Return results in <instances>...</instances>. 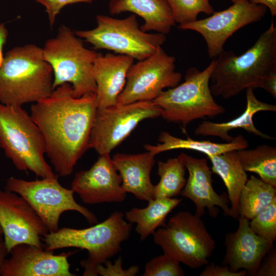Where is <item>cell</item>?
Wrapping results in <instances>:
<instances>
[{
    "instance_id": "cell-1",
    "label": "cell",
    "mask_w": 276,
    "mask_h": 276,
    "mask_svg": "<svg viewBox=\"0 0 276 276\" xmlns=\"http://www.w3.org/2000/svg\"><path fill=\"white\" fill-rule=\"evenodd\" d=\"M97 110L96 93L75 97L67 83L31 106L30 115L44 137L45 154L59 176L70 175L89 149Z\"/></svg>"
},
{
    "instance_id": "cell-2",
    "label": "cell",
    "mask_w": 276,
    "mask_h": 276,
    "mask_svg": "<svg viewBox=\"0 0 276 276\" xmlns=\"http://www.w3.org/2000/svg\"><path fill=\"white\" fill-rule=\"evenodd\" d=\"M216 58L210 77L213 96L229 99L248 87L258 88L267 76L276 71L274 22L243 54L237 56L224 50Z\"/></svg>"
},
{
    "instance_id": "cell-3",
    "label": "cell",
    "mask_w": 276,
    "mask_h": 276,
    "mask_svg": "<svg viewBox=\"0 0 276 276\" xmlns=\"http://www.w3.org/2000/svg\"><path fill=\"white\" fill-rule=\"evenodd\" d=\"M53 79L42 48L34 44L14 47L0 67V103L22 106L46 99L54 90Z\"/></svg>"
},
{
    "instance_id": "cell-4",
    "label": "cell",
    "mask_w": 276,
    "mask_h": 276,
    "mask_svg": "<svg viewBox=\"0 0 276 276\" xmlns=\"http://www.w3.org/2000/svg\"><path fill=\"white\" fill-rule=\"evenodd\" d=\"M131 229V223L125 220L124 213L116 211L103 222L88 228L63 227L48 232L43 240L47 250L69 247L86 250L87 258L80 262L83 275L97 276V267L121 250V244L129 238Z\"/></svg>"
},
{
    "instance_id": "cell-5",
    "label": "cell",
    "mask_w": 276,
    "mask_h": 276,
    "mask_svg": "<svg viewBox=\"0 0 276 276\" xmlns=\"http://www.w3.org/2000/svg\"><path fill=\"white\" fill-rule=\"evenodd\" d=\"M0 147L17 170L30 171L41 178L58 176L45 159L40 130L22 106L0 103Z\"/></svg>"
},
{
    "instance_id": "cell-6",
    "label": "cell",
    "mask_w": 276,
    "mask_h": 276,
    "mask_svg": "<svg viewBox=\"0 0 276 276\" xmlns=\"http://www.w3.org/2000/svg\"><path fill=\"white\" fill-rule=\"evenodd\" d=\"M42 52L53 70L54 89L67 83L71 85L75 97L96 93L93 68L98 53L86 48L74 32L64 26L59 27L56 36L45 42Z\"/></svg>"
},
{
    "instance_id": "cell-7",
    "label": "cell",
    "mask_w": 276,
    "mask_h": 276,
    "mask_svg": "<svg viewBox=\"0 0 276 276\" xmlns=\"http://www.w3.org/2000/svg\"><path fill=\"white\" fill-rule=\"evenodd\" d=\"M214 62L213 59L201 71L194 67L189 68L183 82L164 90L152 101L162 109L164 119L181 124L185 130L195 120L213 118L225 112L224 107L214 100L210 88Z\"/></svg>"
},
{
    "instance_id": "cell-8",
    "label": "cell",
    "mask_w": 276,
    "mask_h": 276,
    "mask_svg": "<svg viewBox=\"0 0 276 276\" xmlns=\"http://www.w3.org/2000/svg\"><path fill=\"white\" fill-rule=\"evenodd\" d=\"M153 235L164 254L193 269L208 264L215 248L201 217L188 211L175 214Z\"/></svg>"
},
{
    "instance_id": "cell-9",
    "label": "cell",
    "mask_w": 276,
    "mask_h": 276,
    "mask_svg": "<svg viewBox=\"0 0 276 276\" xmlns=\"http://www.w3.org/2000/svg\"><path fill=\"white\" fill-rule=\"evenodd\" d=\"M96 20L93 29L74 31L96 49L112 51L140 61L154 54L166 41L165 34L142 31L135 14L123 19L98 15Z\"/></svg>"
},
{
    "instance_id": "cell-10",
    "label": "cell",
    "mask_w": 276,
    "mask_h": 276,
    "mask_svg": "<svg viewBox=\"0 0 276 276\" xmlns=\"http://www.w3.org/2000/svg\"><path fill=\"white\" fill-rule=\"evenodd\" d=\"M4 190L25 199L43 221L49 232L58 230L60 218L66 211L78 212L90 224L98 222L92 212L76 201L74 191L59 182L58 176L35 180L10 177L6 181Z\"/></svg>"
},
{
    "instance_id": "cell-11",
    "label": "cell",
    "mask_w": 276,
    "mask_h": 276,
    "mask_svg": "<svg viewBox=\"0 0 276 276\" xmlns=\"http://www.w3.org/2000/svg\"><path fill=\"white\" fill-rule=\"evenodd\" d=\"M162 109L152 101H138L97 109L88 148L110 154L144 120L160 117Z\"/></svg>"
},
{
    "instance_id": "cell-12",
    "label": "cell",
    "mask_w": 276,
    "mask_h": 276,
    "mask_svg": "<svg viewBox=\"0 0 276 276\" xmlns=\"http://www.w3.org/2000/svg\"><path fill=\"white\" fill-rule=\"evenodd\" d=\"M175 58L161 47L149 57L132 64L117 104L152 101L168 88L179 84L182 75L175 71Z\"/></svg>"
},
{
    "instance_id": "cell-13",
    "label": "cell",
    "mask_w": 276,
    "mask_h": 276,
    "mask_svg": "<svg viewBox=\"0 0 276 276\" xmlns=\"http://www.w3.org/2000/svg\"><path fill=\"white\" fill-rule=\"evenodd\" d=\"M267 7L252 3L249 0H239L228 8L214 12L209 17L178 25L181 30L196 31L203 37L211 58L224 51L227 40L241 28L261 20Z\"/></svg>"
},
{
    "instance_id": "cell-14",
    "label": "cell",
    "mask_w": 276,
    "mask_h": 276,
    "mask_svg": "<svg viewBox=\"0 0 276 276\" xmlns=\"http://www.w3.org/2000/svg\"><path fill=\"white\" fill-rule=\"evenodd\" d=\"M0 226L7 249L20 244L43 248L42 237L49 231L36 211L19 195L0 190Z\"/></svg>"
},
{
    "instance_id": "cell-15",
    "label": "cell",
    "mask_w": 276,
    "mask_h": 276,
    "mask_svg": "<svg viewBox=\"0 0 276 276\" xmlns=\"http://www.w3.org/2000/svg\"><path fill=\"white\" fill-rule=\"evenodd\" d=\"M117 172L110 154L100 155L89 169L75 174L71 189L87 204L122 202L127 193L122 187V178Z\"/></svg>"
},
{
    "instance_id": "cell-16",
    "label": "cell",
    "mask_w": 276,
    "mask_h": 276,
    "mask_svg": "<svg viewBox=\"0 0 276 276\" xmlns=\"http://www.w3.org/2000/svg\"><path fill=\"white\" fill-rule=\"evenodd\" d=\"M177 157L189 172L188 179L180 194L194 202L196 207L195 214L201 217L207 209L212 217L215 218L219 212V207L225 216L236 219L228 206L227 195L225 193L219 195L213 188V172L207 159L195 158L183 152Z\"/></svg>"
},
{
    "instance_id": "cell-17",
    "label": "cell",
    "mask_w": 276,
    "mask_h": 276,
    "mask_svg": "<svg viewBox=\"0 0 276 276\" xmlns=\"http://www.w3.org/2000/svg\"><path fill=\"white\" fill-rule=\"evenodd\" d=\"M73 253L55 255L53 251L20 244L9 251L2 266V276H73L68 258Z\"/></svg>"
},
{
    "instance_id": "cell-18",
    "label": "cell",
    "mask_w": 276,
    "mask_h": 276,
    "mask_svg": "<svg viewBox=\"0 0 276 276\" xmlns=\"http://www.w3.org/2000/svg\"><path fill=\"white\" fill-rule=\"evenodd\" d=\"M237 229L225 234V254L222 265L235 272L245 270L255 276L263 258L271 246L257 235L249 226V220L239 217Z\"/></svg>"
},
{
    "instance_id": "cell-19",
    "label": "cell",
    "mask_w": 276,
    "mask_h": 276,
    "mask_svg": "<svg viewBox=\"0 0 276 276\" xmlns=\"http://www.w3.org/2000/svg\"><path fill=\"white\" fill-rule=\"evenodd\" d=\"M134 59L127 55L100 53L95 59L93 74L96 84L97 109L117 104V99L126 81Z\"/></svg>"
},
{
    "instance_id": "cell-20",
    "label": "cell",
    "mask_w": 276,
    "mask_h": 276,
    "mask_svg": "<svg viewBox=\"0 0 276 276\" xmlns=\"http://www.w3.org/2000/svg\"><path fill=\"white\" fill-rule=\"evenodd\" d=\"M112 159L126 193H131L142 201L148 202L154 199V185L150 177L155 162L154 154L147 151L137 154L117 153Z\"/></svg>"
},
{
    "instance_id": "cell-21",
    "label": "cell",
    "mask_w": 276,
    "mask_h": 276,
    "mask_svg": "<svg viewBox=\"0 0 276 276\" xmlns=\"http://www.w3.org/2000/svg\"><path fill=\"white\" fill-rule=\"evenodd\" d=\"M254 89L251 87L246 89V107L240 116L232 120L221 123L203 121L195 129V134L217 136L226 142H229L234 139V137L229 135L228 132L235 129L242 128L262 139H273L255 127L253 118L256 113L261 111H275L276 106L258 100L254 94Z\"/></svg>"
},
{
    "instance_id": "cell-22",
    "label": "cell",
    "mask_w": 276,
    "mask_h": 276,
    "mask_svg": "<svg viewBox=\"0 0 276 276\" xmlns=\"http://www.w3.org/2000/svg\"><path fill=\"white\" fill-rule=\"evenodd\" d=\"M109 10L112 15L131 12L140 16L144 20L140 29L146 32L155 31L166 35L175 24L166 0H111Z\"/></svg>"
},
{
    "instance_id": "cell-23",
    "label": "cell",
    "mask_w": 276,
    "mask_h": 276,
    "mask_svg": "<svg viewBox=\"0 0 276 276\" xmlns=\"http://www.w3.org/2000/svg\"><path fill=\"white\" fill-rule=\"evenodd\" d=\"M159 143L155 145L146 144L144 147L155 156L161 152L178 149H185L199 151L208 156L216 155L224 152L247 149L248 143L241 134L234 137L229 142L214 143L209 141L194 140L188 137L181 139L171 135L167 131H162L158 139Z\"/></svg>"
},
{
    "instance_id": "cell-24",
    "label": "cell",
    "mask_w": 276,
    "mask_h": 276,
    "mask_svg": "<svg viewBox=\"0 0 276 276\" xmlns=\"http://www.w3.org/2000/svg\"><path fill=\"white\" fill-rule=\"evenodd\" d=\"M208 157L212 163V172L218 175L223 180L227 191L231 209L236 219L239 218L240 195L248 178L240 161L237 150Z\"/></svg>"
},
{
    "instance_id": "cell-25",
    "label": "cell",
    "mask_w": 276,
    "mask_h": 276,
    "mask_svg": "<svg viewBox=\"0 0 276 276\" xmlns=\"http://www.w3.org/2000/svg\"><path fill=\"white\" fill-rule=\"evenodd\" d=\"M181 198L158 197L148 201L144 208H133L125 214L128 222L136 223L135 231L141 241L153 235L165 224L168 215L182 201Z\"/></svg>"
},
{
    "instance_id": "cell-26",
    "label": "cell",
    "mask_w": 276,
    "mask_h": 276,
    "mask_svg": "<svg viewBox=\"0 0 276 276\" xmlns=\"http://www.w3.org/2000/svg\"><path fill=\"white\" fill-rule=\"evenodd\" d=\"M276 198V188L251 175L239 198V217L250 220Z\"/></svg>"
},
{
    "instance_id": "cell-27",
    "label": "cell",
    "mask_w": 276,
    "mask_h": 276,
    "mask_svg": "<svg viewBox=\"0 0 276 276\" xmlns=\"http://www.w3.org/2000/svg\"><path fill=\"white\" fill-rule=\"evenodd\" d=\"M246 172L258 174L261 179L276 188V148L262 145L255 149L237 150Z\"/></svg>"
},
{
    "instance_id": "cell-28",
    "label": "cell",
    "mask_w": 276,
    "mask_h": 276,
    "mask_svg": "<svg viewBox=\"0 0 276 276\" xmlns=\"http://www.w3.org/2000/svg\"><path fill=\"white\" fill-rule=\"evenodd\" d=\"M186 169L177 157L170 158L166 162H157V174L160 177L158 183L154 185V198H173L180 194L187 180Z\"/></svg>"
},
{
    "instance_id": "cell-29",
    "label": "cell",
    "mask_w": 276,
    "mask_h": 276,
    "mask_svg": "<svg viewBox=\"0 0 276 276\" xmlns=\"http://www.w3.org/2000/svg\"><path fill=\"white\" fill-rule=\"evenodd\" d=\"M168 3L174 21L179 25L197 20L200 13L211 15L214 12L210 0H166Z\"/></svg>"
},
{
    "instance_id": "cell-30",
    "label": "cell",
    "mask_w": 276,
    "mask_h": 276,
    "mask_svg": "<svg viewBox=\"0 0 276 276\" xmlns=\"http://www.w3.org/2000/svg\"><path fill=\"white\" fill-rule=\"evenodd\" d=\"M249 226L257 235L273 245L276 239V198L249 220Z\"/></svg>"
},
{
    "instance_id": "cell-31",
    "label": "cell",
    "mask_w": 276,
    "mask_h": 276,
    "mask_svg": "<svg viewBox=\"0 0 276 276\" xmlns=\"http://www.w3.org/2000/svg\"><path fill=\"white\" fill-rule=\"evenodd\" d=\"M180 262L164 254L154 257L145 265L143 276H183Z\"/></svg>"
},
{
    "instance_id": "cell-32",
    "label": "cell",
    "mask_w": 276,
    "mask_h": 276,
    "mask_svg": "<svg viewBox=\"0 0 276 276\" xmlns=\"http://www.w3.org/2000/svg\"><path fill=\"white\" fill-rule=\"evenodd\" d=\"M122 258L120 257L113 264L107 260L98 265L96 270L97 275L101 276H134L140 271L138 266H132L127 269L122 268Z\"/></svg>"
},
{
    "instance_id": "cell-33",
    "label": "cell",
    "mask_w": 276,
    "mask_h": 276,
    "mask_svg": "<svg viewBox=\"0 0 276 276\" xmlns=\"http://www.w3.org/2000/svg\"><path fill=\"white\" fill-rule=\"evenodd\" d=\"M44 6L45 11L48 14L49 23L51 27L55 24L57 15L59 13L62 8L65 6L77 3L93 2L94 0H35Z\"/></svg>"
},
{
    "instance_id": "cell-34",
    "label": "cell",
    "mask_w": 276,
    "mask_h": 276,
    "mask_svg": "<svg viewBox=\"0 0 276 276\" xmlns=\"http://www.w3.org/2000/svg\"><path fill=\"white\" fill-rule=\"evenodd\" d=\"M275 275L276 249L272 245L261 262L255 276Z\"/></svg>"
},
{
    "instance_id": "cell-35",
    "label": "cell",
    "mask_w": 276,
    "mask_h": 276,
    "mask_svg": "<svg viewBox=\"0 0 276 276\" xmlns=\"http://www.w3.org/2000/svg\"><path fill=\"white\" fill-rule=\"evenodd\" d=\"M204 269L200 273V276H244L247 274L245 270L235 272L231 270L226 265H219L211 262L206 264Z\"/></svg>"
},
{
    "instance_id": "cell-36",
    "label": "cell",
    "mask_w": 276,
    "mask_h": 276,
    "mask_svg": "<svg viewBox=\"0 0 276 276\" xmlns=\"http://www.w3.org/2000/svg\"><path fill=\"white\" fill-rule=\"evenodd\" d=\"M262 88L268 92L274 98H276V71L267 76L262 81L259 85Z\"/></svg>"
},
{
    "instance_id": "cell-37",
    "label": "cell",
    "mask_w": 276,
    "mask_h": 276,
    "mask_svg": "<svg viewBox=\"0 0 276 276\" xmlns=\"http://www.w3.org/2000/svg\"><path fill=\"white\" fill-rule=\"evenodd\" d=\"M8 36V31L4 23H0V67L4 59L3 48L6 43Z\"/></svg>"
},
{
    "instance_id": "cell-38",
    "label": "cell",
    "mask_w": 276,
    "mask_h": 276,
    "mask_svg": "<svg viewBox=\"0 0 276 276\" xmlns=\"http://www.w3.org/2000/svg\"><path fill=\"white\" fill-rule=\"evenodd\" d=\"M250 2L257 5H263L270 10L272 16L276 15V0H249Z\"/></svg>"
},
{
    "instance_id": "cell-39",
    "label": "cell",
    "mask_w": 276,
    "mask_h": 276,
    "mask_svg": "<svg viewBox=\"0 0 276 276\" xmlns=\"http://www.w3.org/2000/svg\"><path fill=\"white\" fill-rule=\"evenodd\" d=\"M9 252L4 243V239L0 240V275L3 264Z\"/></svg>"
},
{
    "instance_id": "cell-40",
    "label": "cell",
    "mask_w": 276,
    "mask_h": 276,
    "mask_svg": "<svg viewBox=\"0 0 276 276\" xmlns=\"http://www.w3.org/2000/svg\"><path fill=\"white\" fill-rule=\"evenodd\" d=\"M3 231H2V229L0 226V240L2 239L3 238Z\"/></svg>"
},
{
    "instance_id": "cell-41",
    "label": "cell",
    "mask_w": 276,
    "mask_h": 276,
    "mask_svg": "<svg viewBox=\"0 0 276 276\" xmlns=\"http://www.w3.org/2000/svg\"><path fill=\"white\" fill-rule=\"evenodd\" d=\"M232 2H233V3L238 1L239 0H231Z\"/></svg>"
}]
</instances>
